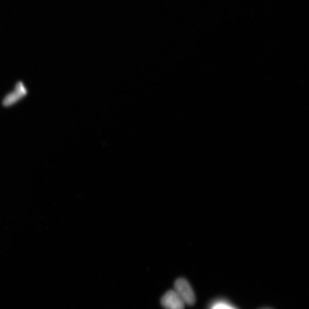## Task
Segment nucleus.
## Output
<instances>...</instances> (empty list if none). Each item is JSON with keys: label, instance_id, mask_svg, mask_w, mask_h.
<instances>
[{"label": "nucleus", "instance_id": "nucleus-4", "mask_svg": "<svg viewBox=\"0 0 309 309\" xmlns=\"http://www.w3.org/2000/svg\"><path fill=\"white\" fill-rule=\"evenodd\" d=\"M210 309H237L230 305V303L223 301H217L211 306Z\"/></svg>", "mask_w": 309, "mask_h": 309}, {"label": "nucleus", "instance_id": "nucleus-1", "mask_svg": "<svg viewBox=\"0 0 309 309\" xmlns=\"http://www.w3.org/2000/svg\"><path fill=\"white\" fill-rule=\"evenodd\" d=\"M174 291L182 299L185 305H194L196 298L194 291L188 282L185 278H178L174 283Z\"/></svg>", "mask_w": 309, "mask_h": 309}, {"label": "nucleus", "instance_id": "nucleus-2", "mask_svg": "<svg viewBox=\"0 0 309 309\" xmlns=\"http://www.w3.org/2000/svg\"><path fill=\"white\" fill-rule=\"evenodd\" d=\"M161 302L163 307L166 309H185V302L174 290H170L166 293Z\"/></svg>", "mask_w": 309, "mask_h": 309}, {"label": "nucleus", "instance_id": "nucleus-3", "mask_svg": "<svg viewBox=\"0 0 309 309\" xmlns=\"http://www.w3.org/2000/svg\"><path fill=\"white\" fill-rule=\"evenodd\" d=\"M27 91L22 82H19L16 86V89L12 93L8 95L4 99L3 104L6 107L15 104L27 95Z\"/></svg>", "mask_w": 309, "mask_h": 309}]
</instances>
